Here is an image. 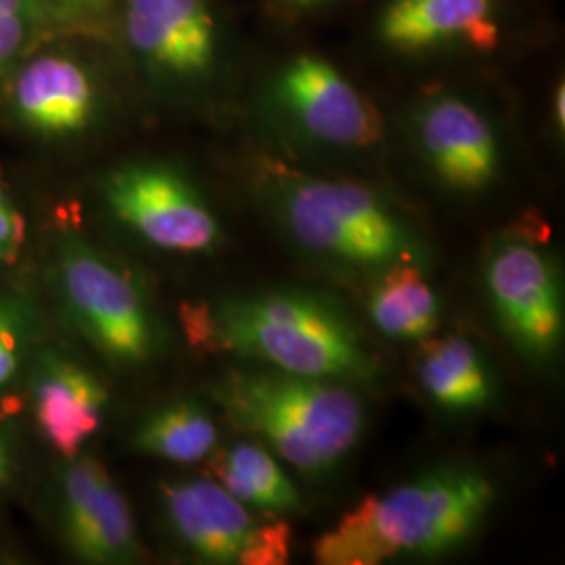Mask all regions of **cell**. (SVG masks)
I'll return each instance as SVG.
<instances>
[{
	"label": "cell",
	"instance_id": "d4e9b609",
	"mask_svg": "<svg viewBox=\"0 0 565 565\" xmlns=\"http://www.w3.org/2000/svg\"><path fill=\"white\" fill-rule=\"evenodd\" d=\"M553 120L559 126V130H564L565 126V86L564 82H559V86L555 88V97H553Z\"/></svg>",
	"mask_w": 565,
	"mask_h": 565
},
{
	"label": "cell",
	"instance_id": "e0dca14e",
	"mask_svg": "<svg viewBox=\"0 0 565 565\" xmlns=\"http://www.w3.org/2000/svg\"><path fill=\"white\" fill-rule=\"evenodd\" d=\"M417 377L425 394L446 411L469 413L494 398V377L476 343L446 335L422 345Z\"/></svg>",
	"mask_w": 565,
	"mask_h": 565
},
{
	"label": "cell",
	"instance_id": "ac0fdd59",
	"mask_svg": "<svg viewBox=\"0 0 565 565\" xmlns=\"http://www.w3.org/2000/svg\"><path fill=\"white\" fill-rule=\"evenodd\" d=\"M212 478L239 503L263 513L298 511L302 499L273 452L258 443H233L207 457Z\"/></svg>",
	"mask_w": 565,
	"mask_h": 565
},
{
	"label": "cell",
	"instance_id": "484cf974",
	"mask_svg": "<svg viewBox=\"0 0 565 565\" xmlns=\"http://www.w3.org/2000/svg\"><path fill=\"white\" fill-rule=\"evenodd\" d=\"M57 2L70 9H99L107 0H57Z\"/></svg>",
	"mask_w": 565,
	"mask_h": 565
},
{
	"label": "cell",
	"instance_id": "d6986e66",
	"mask_svg": "<svg viewBox=\"0 0 565 565\" xmlns=\"http://www.w3.org/2000/svg\"><path fill=\"white\" fill-rule=\"evenodd\" d=\"M132 446L153 459L193 465L218 446V427L195 401H174L151 411L132 434Z\"/></svg>",
	"mask_w": 565,
	"mask_h": 565
},
{
	"label": "cell",
	"instance_id": "4fadbf2b",
	"mask_svg": "<svg viewBox=\"0 0 565 565\" xmlns=\"http://www.w3.org/2000/svg\"><path fill=\"white\" fill-rule=\"evenodd\" d=\"M132 49L172 76H200L216 57V23L207 0H126Z\"/></svg>",
	"mask_w": 565,
	"mask_h": 565
},
{
	"label": "cell",
	"instance_id": "5bb4252c",
	"mask_svg": "<svg viewBox=\"0 0 565 565\" xmlns=\"http://www.w3.org/2000/svg\"><path fill=\"white\" fill-rule=\"evenodd\" d=\"M15 116L46 137L82 132L95 116L97 95L78 61L42 55L25 63L11 86Z\"/></svg>",
	"mask_w": 565,
	"mask_h": 565
},
{
	"label": "cell",
	"instance_id": "9c48e42d",
	"mask_svg": "<svg viewBox=\"0 0 565 565\" xmlns=\"http://www.w3.org/2000/svg\"><path fill=\"white\" fill-rule=\"evenodd\" d=\"M23 394L44 443L70 459L105 424L109 394L95 371L55 345H36L23 373Z\"/></svg>",
	"mask_w": 565,
	"mask_h": 565
},
{
	"label": "cell",
	"instance_id": "6da1fadb",
	"mask_svg": "<svg viewBox=\"0 0 565 565\" xmlns=\"http://www.w3.org/2000/svg\"><path fill=\"white\" fill-rule=\"evenodd\" d=\"M186 340L285 373L345 384L373 382L380 361L338 303L302 289H268L184 303Z\"/></svg>",
	"mask_w": 565,
	"mask_h": 565
},
{
	"label": "cell",
	"instance_id": "8fae6325",
	"mask_svg": "<svg viewBox=\"0 0 565 565\" xmlns=\"http://www.w3.org/2000/svg\"><path fill=\"white\" fill-rule=\"evenodd\" d=\"M163 515L174 539L205 564H242L260 524L214 478L160 486Z\"/></svg>",
	"mask_w": 565,
	"mask_h": 565
},
{
	"label": "cell",
	"instance_id": "4316f807",
	"mask_svg": "<svg viewBox=\"0 0 565 565\" xmlns=\"http://www.w3.org/2000/svg\"><path fill=\"white\" fill-rule=\"evenodd\" d=\"M282 2H287V4H291V7H300V9H306V7H315V4H321L324 0H282Z\"/></svg>",
	"mask_w": 565,
	"mask_h": 565
},
{
	"label": "cell",
	"instance_id": "277c9868",
	"mask_svg": "<svg viewBox=\"0 0 565 565\" xmlns=\"http://www.w3.org/2000/svg\"><path fill=\"white\" fill-rule=\"evenodd\" d=\"M270 203L291 242L324 263L375 275L427 263L417 226L361 182L282 174L270 184Z\"/></svg>",
	"mask_w": 565,
	"mask_h": 565
},
{
	"label": "cell",
	"instance_id": "7c38bea8",
	"mask_svg": "<svg viewBox=\"0 0 565 565\" xmlns=\"http://www.w3.org/2000/svg\"><path fill=\"white\" fill-rule=\"evenodd\" d=\"M417 139L438 179L457 191H482L499 172L492 124L471 103L438 97L417 116Z\"/></svg>",
	"mask_w": 565,
	"mask_h": 565
},
{
	"label": "cell",
	"instance_id": "ba28073f",
	"mask_svg": "<svg viewBox=\"0 0 565 565\" xmlns=\"http://www.w3.org/2000/svg\"><path fill=\"white\" fill-rule=\"evenodd\" d=\"M55 490L57 532L72 557L93 565L141 559V539L130 505L97 457L81 452L63 459Z\"/></svg>",
	"mask_w": 565,
	"mask_h": 565
},
{
	"label": "cell",
	"instance_id": "7402d4cb",
	"mask_svg": "<svg viewBox=\"0 0 565 565\" xmlns=\"http://www.w3.org/2000/svg\"><path fill=\"white\" fill-rule=\"evenodd\" d=\"M30 0H0V72L13 61L28 36Z\"/></svg>",
	"mask_w": 565,
	"mask_h": 565
},
{
	"label": "cell",
	"instance_id": "603a6c76",
	"mask_svg": "<svg viewBox=\"0 0 565 565\" xmlns=\"http://www.w3.org/2000/svg\"><path fill=\"white\" fill-rule=\"evenodd\" d=\"M28 242V224L11 200L0 170V264H15Z\"/></svg>",
	"mask_w": 565,
	"mask_h": 565
},
{
	"label": "cell",
	"instance_id": "7a4b0ae2",
	"mask_svg": "<svg viewBox=\"0 0 565 565\" xmlns=\"http://www.w3.org/2000/svg\"><path fill=\"white\" fill-rule=\"evenodd\" d=\"M497 499L473 465H443L371 494L315 543L323 565H377L396 557H440L467 543Z\"/></svg>",
	"mask_w": 565,
	"mask_h": 565
},
{
	"label": "cell",
	"instance_id": "5b68a950",
	"mask_svg": "<svg viewBox=\"0 0 565 565\" xmlns=\"http://www.w3.org/2000/svg\"><path fill=\"white\" fill-rule=\"evenodd\" d=\"M53 273L70 323L105 359L139 366L160 354L162 324L132 270L78 235H63Z\"/></svg>",
	"mask_w": 565,
	"mask_h": 565
},
{
	"label": "cell",
	"instance_id": "3957f363",
	"mask_svg": "<svg viewBox=\"0 0 565 565\" xmlns=\"http://www.w3.org/2000/svg\"><path fill=\"white\" fill-rule=\"evenodd\" d=\"M210 394L235 429L303 473L340 463L363 436V398L345 382L270 366L235 369Z\"/></svg>",
	"mask_w": 565,
	"mask_h": 565
},
{
	"label": "cell",
	"instance_id": "9a60e30c",
	"mask_svg": "<svg viewBox=\"0 0 565 565\" xmlns=\"http://www.w3.org/2000/svg\"><path fill=\"white\" fill-rule=\"evenodd\" d=\"M380 36L404 53L448 42L492 51L501 30L492 0H390L380 20Z\"/></svg>",
	"mask_w": 565,
	"mask_h": 565
},
{
	"label": "cell",
	"instance_id": "44dd1931",
	"mask_svg": "<svg viewBox=\"0 0 565 565\" xmlns=\"http://www.w3.org/2000/svg\"><path fill=\"white\" fill-rule=\"evenodd\" d=\"M291 559V527L287 522L260 524L242 565H282Z\"/></svg>",
	"mask_w": 565,
	"mask_h": 565
},
{
	"label": "cell",
	"instance_id": "30bf717a",
	"mask_svg": "<svg viewBox=\"0 0 565 565\" xmlns=\"http://www.w3.org/2000/svg\"><path fill=\"white\" fill-rule=\"evenodd\" d=\"M275 93L289 118L315 141L363 149L384 132L375 105L321 57L302 55L287 63Z\"/></svg>",
	"mask_w": 565,
	"mask_h": 565
},
{
	"label": "cell",
	"instance_id": "8992f818",
	"mask_svg": "<svg viewBox=\"0 0 565 565\" xmlns=\"http://www.w3.org/2000/svg\"><path fill=\"white\" fill-rule=\"evenodd\" d=\"M492 312L527 361H551L564 342V285L541 239L507 233L494 239L484 264Z\"/></svg>",
	"mask_w": 565,
	"mask_h": 565
},
{
	"label": "cell",
	"instance_id": "cb8c5ba5",
	"mask_svg": "<svg viewBox=\"0 0 565 565\" xmlns=\"http://www.w3.org/2000/svg\"><path fill=\"white\" fill-rule=\"evenodd\" d=\"M20 452L13 431L0 419V490L9 488L18 476Z\"/></svg>",
	"mask_w": 565,
	"mask_h": 565
},
{
	"label": "cell",
	"instance_id": "ffe728a7",
	"mask_svg": "<svg viewBox=\"0 0 565 565\" xmlns=\"http://www.w3.org/2000/svg\"><path fill=\"white\" fill-rule=\"evenodd\" d=\"M39 315L21 294L0 291V398L21 384L36 350Z\"/></svg>",
	"mask_w": 565,
	"mask_h": 565
},
{
	"label": "cell",
	"instance_id": "52a82bcc",
	"mask_svg": "<svg viewBox=\"0 0 565 565\" xmlns=\"http://www.w3.org/2000/svg\"><path fill=\"white\" fill-rule=\"evenodd\" d=\"M103 195L114 218L156 249L200 256L224 242L223 226L210 203L172 166H121L107 177Z\"/></svg>",
	"mask_w": 565,
	"mask_h": 565
},
{
	"label": "cell",
	"instance_id": "2e32d148",
	"mask_svg": "<svg viewBox=\"0 0 565 565\" xmlns=\"http://www.w3.org/2000/svg\"><path fill=\"white\" fill-rule=\"evenodd\" d=\"M440 298L417 264H394L377 273L366 298L369 321L394 342L427 340L440 323Z\"/></svg>",
	"mask_w": 565,
	"mask_h": 565
}]
</instances>
